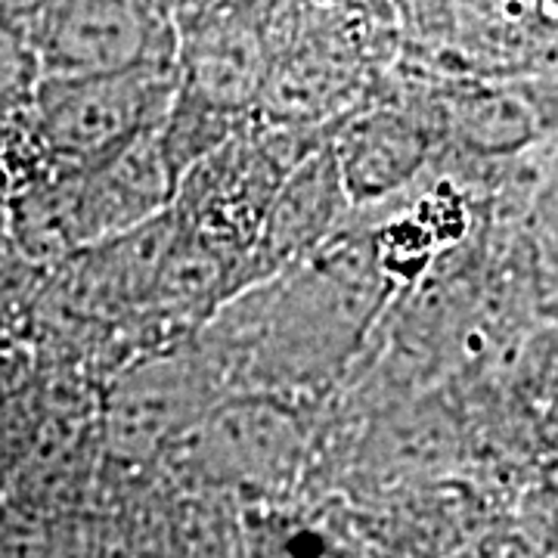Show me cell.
<instances>
[{"label":"cell","instance_id":"9c48e42d","mask_svg":"<svg viewBox=\"0 0 558 558\" xmlns=\"http://www.w3.org/2000/svg\"><path fill=\"white\" fill-rule=\"evenodd\" d=\"M447 128L469 156L506 159L546 137V112L527 87L487 84L453 97Z\"/></svg>","mask_w":558,"mask_h":558},{"label":"cell","instance_id":"8992f818","mask_svg":"<svg viewBox=\"0 0 558 558\" xmlns=\"http://www.w3.org/2000/svg\"><path fill=\"white\" fill-rule=\"evenodd\" d=\"M351 205L341 190L339 168L329 140L282 178L267 215L260 220L258 240L242 260L240 289H252L282 270L314 255L348 218Z\"/></svg>","mask_w":558,"mask_h":558},{"label":"cell","instance_id":"3957f363","mask_svg":"<svg viewBox=\"0 0 558 558\" xmlns=\"http://www.w3.org/2000/svg\"><path fill=\"white\" fill-rule=\"evenodd\" d=\"M22 22L16 35L35 50L40 78H109L168 69L178 57L174 7L161 3H44Z\"/></svg>","mask_w":558,"mask_h":558},{"label":"cell","instance_id":"8fae6325","mask_svg":"<svg viewBox=\"0 0 558 558\" xmlns=\"http://www.w3.org/2000/svg\"><path fill=\"white\" fill-rule=\"evenodd\" d=\"M40 84V65L25 40L0 25V119L25 116Z\"/></svg>","mask_w":558,"mask_h":558},{"label":"cell","instance_id":"277c9868","mask_svg":"<svg viewBox=\"0 0 558 558\" xmlns=\"http://www.w3.org/2000/svg\"><path fill=\"white\" fill-rule=\"evenodd\" d=\"M304 453V425L292 403L223 395L168 459L202 487L267 497L299 478Z\"/></svg>","mask_w":558,"mask_h":558},{"label":"cell","instance_id":"52a82bcc","mask_svg":"<svg viewBox=\"0 0 558 558\" xmlns=\"http://www.w3.org/2000/svg\"><path fill=\"white\" fill-rule=\"evenodd\" d=\"M159 131L134 140L90 171H75V236L81 252L119 240L171 208L178 178L161 153Z\"/></svg>","mask_w":558,"mask_h":558},{"label":"cell","instance_id":"6da1fadb","mask_svg":"<svg viewBox=\"0 0 558 558\" xmlns=\"http://www.w3.org/2000/svg\"><path fill=\"white\" fill-rule=\"evenodd\" d=\"M174 100V65L109 78H40L28 128L57 171H90L159 131Z\"/></svg>","mask_w":558,"mask_h":558},{"label":"cell","instance_id":"7a4b0ae2","mask_svg":"<svg viewBox=\"0 0 558 558\" xmlns=\"http://www.w3.org/2000/svg\"><path fill=\"white\" fill-rule=\"evenodd\" d=\"M220 398L223 391L196 344L131 357L100 391L102 453L124 469L168 459Z\"/></svg>","mask_w":558,"mask_h":558},{"label":"cell","instance_id":"30bf717a","mask_svg":"<svg viewBox=\"0 0 558 558\" xmlns=\"http://www.w3.org/2000/svg\"><path fill=\"white\" fill-rule=\"evenodd\" d=\"M32 381L13 360L0 357V478L20 472L38 438L44 413Z\"/></svg>","mask_w":558,"mask_h":558},{"label":"cell","instance_id":"ba28073f","mask_svg":"<svg viewBox=\"0 0 558 558\" xmlns=\"http://www.w3.org/2000/svg\"><path fill=\"white\" fill-rule=\"evenodd\" d=\"M432 134L413 112L373 109L329 137L351 208L381 205L410 190L432 159Z\"/></svg>","mask_w":558,"mask_h":558},{"label":"cell","instance_id":"5b68a950","mask_svg":"<svg viewBox=\"0 0 558 558\" xmlns=\"http://www.w3.org/2000/svg\"><path fill=\"white\" fill-rule=\"evenodd\" d=\"M174 100L205 116L245 124L264 97L270 44L258 7H174Z\"/></svg>","mask_w":558,"mask_h":558}]
</instances>
